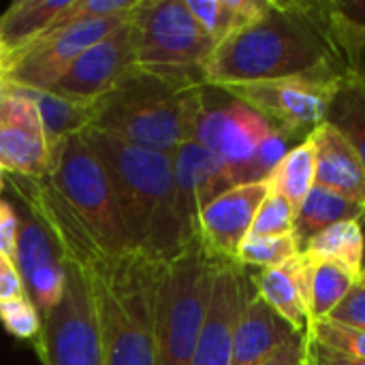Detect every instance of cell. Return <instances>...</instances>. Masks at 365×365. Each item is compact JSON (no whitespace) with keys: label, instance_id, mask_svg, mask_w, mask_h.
Returning <instances> with one entry per match:
<instances>
[{"label":"cell","instance_id":"obj_11","mask_svg":"<svg viewBox=\"0 0 365 365\" xmlns=\"http://www.w3.org/2000/svg\"><path fill=\"white\" fill-rule=\"evenodd\" d=\"M133 13L105 19H86L45 32L9 56L6 83L26 90H51L83 51L128 21Z\"/></svg>","mask_w":365,"mask_h":365},{"label":"cell","instance_id":"obj_37","mask_svg":"<svg viewBox=\"0 0 365 365\" xmlns=\"http://www.w3.org/2000/svg\"><path fill=\"white\" fill-rule=\"evenodd\" d=\"M24 293H26V289H24V282H21L15 261L0 252V302L19 297Z\"/></svg>","mask_w":365,"mask_h":365},{"label":"cell","instance_id":"obj_42","mask_svg":"<svg viewBox=\"0 0 365 365\" xmlns=\"http://www.w3.org/2000/svg\"><path fill=\"white\" fill-rule=\"evenodd\" d=\"M4 186H6V171H4V167L0 165V195H2V190H4Z\"/></svg>","mask_w":365,"mask_h":365},{"label":"cell","instance_id":"obj_14","mask_svg":"<svg viewBox=\"0 0 365 365\" xmlns=\"http://www.w3.org/2000/svg\"><path fill=\"white\" fill-rule=\"evenodd\" d=\"M15 265L26 295L34 302L41 317L51 312L64 291V263L45 225L24 205L17 207Z\"/></svg>","mask_w":365,"mask_h":365},{"label":"cell","instance_id":"obj_28","mask_svg":"<svg viewBox=\"0 0 365 365\" xmlns=\"http://www.w3.org/2000/svg\"><path fill=\"white\" fill-rule=\"evenodd\" d=\"M302 252L342 265L344 269H349L361 280V261H364L361 220H344L321 231L306 244Z\"/></svg>","mask_w":365,"mask_h":365},{"label":"cell","instance_id":"obj_4","mask_svg":"<svg viewBox=\"0 0 365 365\" xmlns=\"http://www.w3.org/2000/svg\"><path fill=\"white\" fill-rule=\"evenodd\" d=\"M203 88L205 83L135 71L115 90L92 101L86 128L145 150L173 154L182 143L195 139L203 109Z\"/></svg>","mask_w":365,"mask_h":365},{"label":"cell","instance_id":"obj_24","mask_svg":"<svg viewBox=\"0 0 365 365\" xmlns=\"http://www.w3.org/2000/svg\"><path fill=\"white\" fill-rule=\"evenodd\" d=\"M265 182L269 192L282 195L297 214L299 205L317 184V158L310 137H306L302 143H295L280 158Z\"/></svg>","mask_w":365,"mask_h":365},{"label":"cell","instance_id":"obj_15","mask_svg":"<svg viewBox=\"0 0 365 365\" xmlns=\"http://www.w3.org/2000/svg\"><path fill=\"white\" fill-rule=\"evenodd\" d=\"M267 195V182L240 184L201 210L197 237L214 261L235 263L237 250L248 237L255 216Z\"/></svg>","mask_w":365,"mask_h":365},{"label":"cell","instance_id":"obj_43","mask_svg":"<svg viewBox=\"0 0 365 365\" xmlns=\"http://www.w3.org/2000/svg\"><path fill=\"white\" fill-rule=\"evenodd\" d=\"M299 365H308V359H306V361H304V364H299Z\"/></svg>","mask_w":365,"mask_h":365},{"label":"cell","instance_id":"obj_12","mask_svg":"<svg viewBox=\"0 0 365 365\" xmlns=\"http://www.w3.org/2000/svg\"><path fill=\"white\" fill-rule=\"evenodd\" d=\"M56 150L34 101L11 83L0 92V165L9 175L47 180Z\"/></svg>","mask_w":365,"mask_h":365},{"label":"cell","instance_id":"obj_33","mask_svg":"<svg viewBox=\"0 0 365 365\" xmlns=\"http://www.w3.org/2000/svg\"><path fill=\"white\" fill-rule=\"evenodd\" d=\"M329 15H331V32L344 56L346 68L351 73H365V28L336 13L331 2H329Z\"/></svg>","mask_w":365,"mask_h":365},{"label":"cell","instance_id":"obj_30","mask_svg":"<svg viewBox=\"0 0 365 365\" xmlns=\"http://www.w3.org/2000/svg\"><path fill=\"white\" fill-rule=\"evenodd\" d=\"M0 323L4 331L24 342H36L43 329V317L34 302L24 293L19 297L0 302Z\"/></svg>","mask_w":365,"mask_h":365},{"label":"cell","instance_id":"obj_38","mask_svg":"<svg viewBox=\"0 0 365 365\" xmlns=\"http://www.w3.org/2000/svg\"><path fill=\"white\" fill-rule=\"evenodd\" d=\"M308 359V336H295L261 365H299Z\"/></svg>","mask_w":365,"mask_h":365},{"label":"cell","instance_id":"obj_39","mask_svg":"<svg viewBox=\"0 0 365 365\" xmlns=\"http://www.w3.org/2000/svg\"><path fill=\"white\" fill-rule=\"evenodd\" d=\"M329 2L336 13L365 28V0H329Z\"/></svg>","mask_w":365,"mask_h":365},{"label":"cell","instance_id":"obj_21","mask_svg":"<svg viewBox=\"0 0 365 365\" xmlns=\"http://www.w3.org/2000/svg\"><path fill=\"white\" fill-rule=\"evenodd\" d=\"M73 0H17L0 15V45L9 56L49 32Z\"/></svg>","mask_w":365,"mask_h":365},{"label":"cell","instance_id":"obj_31","mask_svg":"<svg viewBox=\"0 0 365 365\" xmlns=\"http://www.w3.org/2000/svg\"><path fill=\"white\" fill-rule=\"evenodd\" d=\"M310 338L321 342L327 349L340 351L344 355L365 361V331L361 329H355V327H349L329 319H321L310 325Z\"/></svg>","mask_w":365,"mask_h":365},{"label":"cell","instance_id":"obj_23","mask_svg":"<svg viewBox=\"0 0 365 365\" xmlns=\"http://www.w3.org/2000/svg\"><path fill=\"white\" fill-rule=\"evenodd\" d=\"M364 216L365 207L353 203L351 199H346L329 188L314 184V188L308 192V197L304 199V203L299 205V210L295 214L293 235H295L299 250H304L306 244L321 231H325L338 222H344V220H361Z\"/></svg>","mask_w":365,"mask_h":365},{"label":"cell","instance_id":"obj_16","mask_svg":"<svg viewBox=\"0 0 365 365\" xmlns=\"http://www.w3.org/2000/svg\"><path fill=\"white\" fill-rule=\"evenodd\" d=\"M175 207L186 242L197 240L199 214L216 197L233 188L227 167L195 139L182 143L173 154Z\"/></svg>","mask_w":365,"mask_h":365},{"label":"cell","instance_id":"obj_41","mask_svg":"<svg viewBox=\"0 0 365 365\" xmlns=\"http://www.w3.org/2000/svg\"><path fill=\"white\" fill-rule=\"evenodd\" d=\"M361 231H364V261H361V280L365 278V216L361 218Z\"/></svg>","mask_w":365,"mask_h":365},{"label":"cell","instance_id":"obj_3","mask_svg":"<svg viewBox=\"0 0 365 365\" xmlns=\"http://www.w3.org/2000/svg\"><path fill=\"white\" fill-rule=\"evenodd\" d=\"M81 137L109 175L137 252L154 263L175 259L188 242L175 207L171 154L145 150L94 128H83Z\"/></svg>","mask_w":365,"mask_h":365},{"label":"cell","instance_id":"obj_26","mask_svg":"<svg viewBox=\"0 0 365 365\" xmlns=\"http://www.w3.org/2000/svg\"><path fill=\"white\" fill-rule=\"evenodd\" d=\"M325 122L336 126L355 145L365 165V73L349 71L340 79Z\"/></svg>","mask_w":365,"mask_h":365},{"label":"cell","instance_id":"obj_44","mask_svg":"<svg viewBox=\"0 0 365 365\" xmlns=\"http://www.w3.org/2000/svg\"><path fill=\"white\" fill-rule=\"evenodd\" d=\"M361 282H364V284H365V278H364V280H361Z\"/></svg>","mask_w":365,"mask_h":365},{"label":"cell","instance_id":"obj_25","mask_svg":"<svg viewBox=\"0 0 365 365\" xmlns=\"http://www.w3.org/2000/svg\"><path fill=\"white\" fill-rule=\"evenodd\" d=\"M186 6L218 45L233 32L259 19L267 9V0H186Z\"/></svg>","mask_w":365,"mask_h":365},{"label":"cell","instance_id":"obj_35","mask_svg":"<svg viewBox=\"0 0 365 365\" xmlns=\"http://www.w3.org/2000/svg\"><path fill=\"white\" fill-rule=\"evenodd\" d=\"M17 210L11 201L0 199V252L15 261V242H17Z\"/></svg>","mask_w":365,"mask_h":365},{"label":"cell","instance_id":"obj_32","mask_svg":"<svg viewBox=\"0 0 365 365\" xmlns=\"http://www.w3.org/2000/svg\"><path fill=\"white\" fill-rule=\"evenodd\" d=\"M293 227H295L293 205L282 195L269 192L255 216L250 235H269V237L289 235L293 233Z\"/></svg>","mask_w":365,"mask_h":365},{"label":"cell","instance_id":"obj_8","mask_svg":"<svg viewBox=\"0 0 365 365\" xmlns=\"http://www.w3.org/2000/svg\"><path fill=\"white\" fill-rule=\"evenodd\" d=\"M64 263V291L56 308L43 317L34 342L43 365H105L92 289L81 261L60 252Z\"/></svg>","mask_w":365,"mask_h":365},{"label":"cell","instance_id":"obj_34","mask_svg":"<svg viewBox=\"0 0 365 365\" xmlns=\"http://www.w3.org/2000/svg\"><path fill=\"white\" fill-rule=\"evenodd\" d=\"M327 319L365 331V284L361 280L349 291V295Z\"/></svg>","mask_w":365,"mask_h":365},{"label":"cell","instance_id":"obj_7","mask_svg":"<svg viewBox=\"0 0 365 365\" xmlns=\"http://www.w3.org/2000/svg\"><path fill=\"white\" fill-rule=\"evenodd\" d=\"M137 71L205 83L203 66L216 43L197 24L186 0H141L130 17Z\"/></svg>","mask_w":365,"mask_h":365},{"label":"cell","instance_id":"obj_2","mask_svg":"<svg viewBox=\"0 0 365 365\" xmlns=\"http://www.w3.org/2000/svg\"><path fill=\"white\" fill-rule=\"evenodd\" d=\"M349 73L331 32L329 2H276L259 19L216 45L203 66L205 86L289 77L340 79Z\"/></svg>","mask_w":365,"mask_h":365},{"label":"cell","instance_id":"obj_29","mask_svg":"<svg viewBox=\"0 0 365 365\" xmlns=\"http://www.w3.org/2000/svg\"><path fill=\"white\" fill-rule=\"evenodd\" d=\"M302 250L295 242V235H250L242 242L235 263L244 269L255 267V269H267V267H278L289 263L293 257H297Z\"/></svg>","mask_w":365,"mask_h":365},{"label":"cell","instance_id":"obj_5","mask_svg":"<svg viewBox=\"0 0 365 365\" xmlns=\"http://www.w3.org/2000/svg\"><path fill=\"white\" fill-rule=\"evenodd\" d=\"M199 237L158 263L154 291V365H190L207 317L218 269Z\"/></svg>","mask_w":365,"mask_h":365},{"label":"cell","instance_id":"obj_19","mask_svg":"<svg viewBox=\"0 0 365 365\" xmlns=\"http://www.w3.org/2000/svg\"><path fill=\"white\" fill-rule=\"evenodd\" d=\"M317 158V184L365 207V165L355 145L329 122L310 135Z\"/></svg>","mask_w":365,"mask_h":365},{"label":"cell","instance_id":"obj_9","mask_svg":"<svg viewBox=\"0 0 365 365\" xmlns=\"http://www.w3.org/2000/svg\"><path fill=\"white\" fill-rule=\"evenodd\" d=\"M340 79L289 77L233 83L222 86L220 90L259 111L280 135L295 141L299 135L306 139L319 124L325 122Z\"/></svg>","mask_w":365,"mask_h":365},{"label":"cell","instance_id":"obj_20","mask_svg":"<svg viewBox=\"0 0 365 365\" xmlns=\"http://www.w3.org/2000/svg\"><path fill=\"white\" fill-rule=\"evenodd\" d=\"M248 272V269H246ZM257 295L297 334L310 336V310L306 302V284L299 255L289 263L248 274Z\"/></svg>","mask_w":365,"mask_h":365},{"label":"cell","instance_id":"obj_10","mask_svg":"<svg viewBox=\"0 0 365 365\" xmlns=\"http://www.w3.org/2000/svg\"><path fill=\"white\" fill-rule=\"evenodd\" d=\"M274 133L278 130L246 103L227 92L225 101H212L210 88H203V109L195 128V141L227 167L233 186L250 184L252 163Z\"/></svg>","mask_w":365,"mask_h":365},{"label":"cell","instance_id":"obj_6","mask_svg":"<svg viewBox=\"0 0 365 365\" xmlns=\"http://www.w3.org/2000/svg\"><path fill=\"white\" fill-rule=\"evenodd\" d=\"M47 184L101 252L109 257L139 255L120 212L109 175L81 133L66 137L56 148V160Z\"/></svg>","mask_w":365,"mask_h":365},{"label":"cell","instance_id":"obj_18","mask_svg":"<svg viewBox=\"0 0 365 365\" xmlns=\"http://www.w3.org/2000/svg\"><path fill=\"white\" fill-rule=\"evenodd\" d=\"M295 336L302 334L257 295L248 278L242 312L233 331L231 365H261Z\"/></svg>","mask_w":365,"mask_h":365},{"label":"cell","instance_id":"obj_22","mask_svg":"<svg viewBox=\"0 0 365 365\" xmlns=\"http://www.w3.org/2000/svg\"><path fill=\"white\" fill-rule=\"evenodd\" d=\"M299 261L304 272L310 321L314 323L327 319L349 295V291L359 282V278L349 269H344L342 265L317 259L306 252H299Z\"/></svg>","mask_w":365,"mask_h":365},{"label":"cell","instance_id":"obj_40","mask_svg":"<svg viewBox=\"0 0 365 365\" xmlns=\"http://www.w3.org/2000/svg\"><path fill=\"white\" fill-rule=\"evenodd\" d=\"M6 77H9V51L0 45V92L6 88Z\"/></svg>","mask_w":365,"mask_h":365},{"label":"cell","instance_id":"obj_1","mask_svg":"<svg viewBox=\"0 0 365 365\" xmlns=\"http://www.w3.org/2000/svg\"><path fill=\"white\" fill-rule=\"evenodd\" d=\"M6 182L51 233L60 252L75 255L88 276L105 365H154V291L158 263L143 255L109 257L98 250L47 180L9 175Z\"/></svg>","mask_w":365,"mask_h":365},{"label":"cell","instance_id":"obj_27","mask_svg":"<svg viewBox=\"0 0 365 365\" xmlns=\"http://www.w3.org/2000/svg\"><path fill=\"white\" fill-rule=\"evenodd\" d=\"M17 88V86H15ZM36 105L47 139L53 145V150L71 135L81 133L90 122V105L92 103H79L66 96H60L49 90H26L21 88Z\"/></svg>","mask_w":365,"mask_h":365},{"label":"cell","instance_id":"obj_17","mask_svg":"<svg viewBox=\"0 0 365 365\" xmlns=\"http://www.w3.org/2000/svg\"><path fill=\"white\" fill-rule=\"evenodd\" d=\"M248 272L237 263H220L214 276L212 299L190 365H231L233 331L242 312Z\"/></svg>","mask_w":365,"mask_h":365},{"label":"cell","instance_id":"obj_13","mask_svg":"<svg viewBox=\"0 0 365 365\" xmlns=\"http://www.w3.org/2000/svg\"><path fill=\"white\" fill-rule=\"evenodd\" d=\"M130 17L103 41L83 51L49 92L79 103H92L130 77L137 71Z\"/></svg>","mask_w":365,"mask_h":365},{"label":"cell","instance_id":"obj_36","mask_svg":"<svg viewBox=\"0 0 365 365\" xmlns=\"http://www.w3.org/2000/svg\"><path fill=\"white\" fill-rule=\"evenodd\" d=\"M308 365H365L364 359L327 349L308 336Z\"/></svg>","mask_w":365,"mask_h":365}]
</instances>
